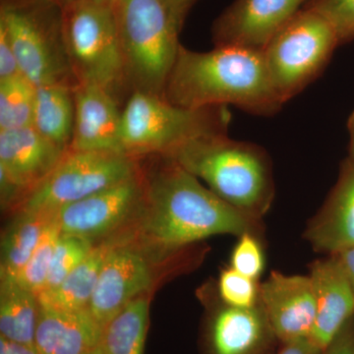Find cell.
<instances>
[{
  "label": "cell",
  "mask_w": 354,
  "mask_h": 354,
  "mask_svg": "<svg viewBox=\"0 0 354 354\" xmlns=\"http://www.w3.org/2000/svg\"><path fill=\"white\" fill-rule=\"evenodd\" d=\"M155 157V167L142 169L145 204L130 236L145 252L176 255L215 235L262 236V220L230 206L172 158Z\"/></svg>",
  "instance_id": "1"
},
{
  "label": "cell",
  "mask_w": 354,
  "mask_h": 354,
  "mask_svg": "<svg viewBox=\"0 0 354 354\" xmlns=\"http://www.w3.org/2000/svg\"><path fill=\"white\" fill-rule=\"evenodd\" d=\"M162 97L181 108L235 106L258 115H271L283 104L270 80L263 50L237 46L197 53L181 44Z\"/></svg>",
  "instance_id": "2"
},
{
  "label": "cell",
  "mask_w": 354,
  "mask_h": 354,
  "mask_svg": "<svg viewBox=\"0 0 354 354\" xmlns=\"http://www.w3.org/2000/svg\"><path fill=\"white\" fill-rule=\"evenodd\" d=\"M165 157L176 160L216 196L246 215L263 221L271 208L274 198L271 162L255 144L216 133L192 140Z\"/></svg>",
  "instance_id": "3"
},
{
  "label": "cell",
  "mask_w": 354,
  "mask_h": 354,
  "mask_svg": "<svg viewBox=\"0 0 354 354\" xmlns=\"http://www.w3.org/2000/svg\"><path fill=\"white\" fill-rule=\"evenodd\" d=\"M113 7L130 91L162 97L180 28L164 0H115Z\"/></svg>",
  "instance_id": "4"
},
{
  "label": "cell",
  "mask_w": 354,
  "mask_h": 354,
  "mask_svg": "<svg viewBox=\"0 0 354 354\" xmlns=\"http://www.w3.org/2000/svg\"><path fill=\"white\" fill-rule=\"evenodd\" d=\"M227 106L191 109L162 95L135 91L122 109L121 146L130 157L165 156L192 140L227 133Z\"/></svg>",
  "instance_id": "5"
},
{
  "label": "cell",
  "mask_w": 354,
  "mask_h": 354,
  "mask_svg": "<svg viewBox=\"0 0 354 354\" xmlns=\"http://www.w3.org/2000/svg\"><path fill=\"white\" fill-rule=\"evenodd\" d=\"M62 34L78 84L106 88L120 101L130 91L113 6L76 0L62 7Z\"/></svg>",
  "instance_id": "6"
},
{
  "label": "cell",
  "mask_w": 354,
  "mask_h": 354,
  "mask_svg": "<svg viewBox=\"0 0 354 354\" xmlns=\"http://www.w3.org/2000/svg\"><path fill=\"white\" fill-rule=\"evenodd\" d=\"M0 28L4 30L21 73L35 86L75 88L65 51L62 6L55 0H1Z\"/></svg>",
  "instance_id": "7"
},
{
  "label": "cell",
  "mask_w": 354,
  "mask_h": 354,
  "mask_svg": "<svg viewBox=\"0 0 354 354\" xmlns=\"http://www.w3.org/2000/svg\"><path fill=\"white\" fill-rule=\"evenodd\" d=\"M339 44L330 23L306 7L274 35L263 55L272 87L283 104L320 75Z\"/></svg>",
  "instance_id": "8"
},
{
  "label": "cell",
  "mask_w": 354,
  "mask_h": 354,
  "mask_svg": "<svg viewBox=\"0 0 354 354\" xmlns=\"http://www.w3.org/2000/svg\"><path fill=\"white\" fill-rule=\"evenodd\" d=\"M141 169L127 153L68 150L55 171L26 198L17 212H55L123 183Z\"/></svg>",
  "instance_id": "9"
},
{
  "label": "cell",
  "mask_w": 354,
  "mask_h": 354,
  "mask_svg": "<svg viewBox=\"0 0 354 354\" xmlns=\"http://www.w3.org/2000/svg\"><path fill=\"white\" fill-rule=\"evenodd\" d=\"M145 180L136 176L100 191L85 199L55 211L62 235L82 237L95 242L109 239L130 221H136L145 204Z\"/></svg>",
  "instance_id": "10"
},
{
  "label": "cell",
  "mask_w": 354,
  "mask_h": 354,
  "mask_svg": "<svg viewBox=\"0 0 354 354\" xmlns=\"http://www.w3.org/2000/svg\"><path fill=\"white\" fill-rule=\"evenodd\" d=\"M153 281L147 252L129 236H118L102 265L88 311L104 329L128 304L148 293Z\"/></svg>",
  "instance_id": "11"
},
{
  "label": "cell",
  "mask_w": 354,
  "mask_h": 354,
  "mask_svg": "<svg viewBox=\"0 0 354 354\" xmlns=\"http://www.w3.org/2000/svg\"><path fill=\"white\" fill-rule=\"evenodd\" d=\"M309 0H235L212 28L215 46L263 50Z\"/></svg>",
  "instance_id": "12"
},
{
  "label": "cell",
  "mask_w": 354,
  "mask_h": 354,
  "mask_svg": "<svg viewBox=\"0 0 354 354\" xmlns=\"http://www.w3.org/2000/svg\"><path fill=\"white\" fill-rule=\"evenodd\" d=\"M260 295L277 339L288 344L311 337L316 322V301L309 274L272 272L260 283Z\"/></svg>",
  "instance_id": "13"
},
{
  "label": "cell",
  "mask_w": 354,
  "mask_h": 354,
  "mask_svg": "<svg viewBox=\"0 0 354 354\" xmlns=\"http://www.w3.org/2000/svg\"><path fill=\"white\" fill-rule=\"evenodd\" d=\"M67 151L32 125L0 130V177L24 190L28 197L55 171Z\"/></svg>",
  "instance_id": "14"
},
{
  "label": "cell",
  "mask_w": 354,
  "mask_h": 354,
  "mask_svg": "<svg viewBox=\"0 0 354 354\" xmlns=\"http://www.w3.org/2000/svg\"><path fill=\"white\" fill-rule=\"evenodd\" d=\"M73 137L68 150L122 153V109L111 92L93 84L74 88Z\"/></svg>",
  "instance_id": "15"
},
{
  "label": "cell",
  "mask_w": 354,
  "mask_h": 354,
  "mask_svg": "<svg viewBox=\"0 0 354 354\" xmlns=\"http://www.w3.org/2000/svg\"><path fill=\"white\" fill-rule=\"evenodd\" d=\"M309 271L316 301L315 327L310 339L325 351L354 318V290L335 255L316 260Z\"/></svg>",
  "instance_id": "16"
},
{
  "label": "cell",
  "mask_w": 354,
  "mask_h": 354,
  "mask_svg": "<svg viewBox=\"0 0 354 354\" xmlns=\"http://www.w3.org/2000/svg\"><path fill=\"white\" fill-rule=\"evenodd\" d=\"M314 251L337 255L354 247V164L342 165L339 179L304 232Z\"/></svg>",
  "instance_id": "17"
},
{
  "label": "cell",
  "mask_w": 354,
  "mask_h": 354,
  "mask_svg": "<svg viewBox=\"0 0 354 354\" xmlns=\"http://www.w3.org/2000/svg\"><path fill=\"white\" fill-rule=\"evenodd\" d=\"M274 337L261 302L252 308H239L220 299L209 325L212 354H263Z\"/></svg>",
  "instance_id": "18"
},
{
  "label": "cell",
  "mask_w": 354,
  "mask_h": 354,
  "mask_svg": "<svg viewBox=\"0 0 354 354\" xmlns=\"http://www.w3.org/2000/svg\"><path fill=\"white\" fill-rule=\"evenodd\" d=\"M102 332L88 308L66 312L39 305L34 346L38 354H86L97 348Z\"/></svg>",
  "instance_id": "19"
},
{
  "label": "cell",
  "mask_w": 354,
  "mask_h": 354,
  "mask_svg": "<svg viewBox=\"0 0 354 354\" xmlns=\"http://www.w3.org/2000/svg\"><path fill=\"white\" fill-rule=\"evenodd\" d=\"M118 239V236L109 237L95 244L88 257L59 286L39 293V305L66 312L88 308L102 265Z\"/></svg>",
  "instance_id": "20"
},
{
  "label": "cell",
  "mask_w": 354,
  "mask_h": 354,
  "mask_svg": "<svg viewBox=\"0 0 354 354\" xmlns=\"http://www.w3.org/2000/svg\"><path fill=\"white\" fill-rule=\"evenodd\" d=\"M55 212H17L2 235L0 279L16 281L36 250Z\"/></svg>",
  "instance_id": "21"
},
{
  "label": "cell",
  "mask_w": 354,
  "mask_h": 354,
  "mask_svg": "<svg viewBox=\"0 0 354 354\" xmlns=\"http://www.w3.org/2000/svg\"><path fill=\"white\" fill-rule=\"evenodd\" d=\"M74 88L53 84L36 87L32 125L44 137L67 151L73 137Z\"/></svg>",
  "instance_id": "22"
},
{
  "label": "cell",
  "mask_w": 354,
  "mask_h": 354,
  "mask_svg": "<svg viewBox=\"0 0 354 354\" xmlns=\"http://www.w3.org/2000/svg\"><path fill=\"white\" fill-rule=\"evenodd\" d=\"M39 313L38 295L17 281L0 283V337L34 346Z\"/></svg>",
  "instance_id": "23"
},
{
  "label": "cell",
  "mask_w": 354,
  "mask_h": 354,
  "mask_svg": "<svg viewBox=\"0 0 354 354\" xmlns=\"http://www.w3.org/2000/svg\"><path fill=\"white\" fill-rule=\"evenodd\" d=\"M149 293L137 297L102 329L100 354H144L150 315Z\"/></svg>",
  "instance_id": "24"
},
{
  "label": "cell",
  "mask_w": 354,
  "mask_h": 354,
  "mask_svg": "<svg viewBox=\"0 0 354 354\" xmlns=\"http://www.w3.org/2000/svg\"><path fill=\"white\" fill-rule=\"evenodd\" d=\"M35 99L36 87L22 74L0 80V130L32 125Z\"/></svg>",
  "instance_id": "25"
},
{
  "label": "cell",
  "mask_w": 354,
  "mask_h": 354,
  "mask_svg": "<svg viewBox=\"0 0 354 354\" xmlns=\"http://www.w3.org/2000/svg\"><path fill=\"white\" fill-rule=\"evenodd\" d=\"M95 245V242L82 237L60 235L53 251L46 286L41 292L59 286L88 257Z\"/></svg>",
  "instance_id": "26"
},
{
  "label": "cell",
  "mask_w": 354,
  "mask_h": 354,
  "mask_svg": "<svg viewBox=\"0 0 354 354\" xmlns=\"http://www.w3.org/2000/svg\"><path fill=\"white\" fill-rule=\"evenodd\" d=\"M60 230L55 218L46 227L36 250L34 251L29 262L25 266L22 272L16 281L27 290L39 295L46 286L53 251L59 239Z\"/></svg>",
  "instance_id": "27"
},
{
  "label": "cell",
  "mask_w": 354,
  "mask_h": 354,
  "mask_svg": "<svg viewBox=\"0 0 354 354\" xmlns=\"http://www.w3.org/2000/svg\"><path fill=\"white\" fill-rule=\"evenodd\" d=\"M218 297L223 304L239 308H252L261 302L259 281L243 276L232 267L221 271Z\"/></svg>",
  "instance_id": "28"
},
{
  "label": "cell",
  "mask_w": 354,
  "mask_h": 354,
  "mask_svg": "<svg viewBox=\"0 0 354 354\" xmlns=\"http://www.w3.org/2000/svg\"><path fill=\"white\" fill-rule=\"evenodd\" d=\"M230 267L243 276L259 281L266 267L261 235L245 234L239 237L230 257Z\"/></svg>",
  "instance_id": "29"
},
{
  "label": "cell",
  "mask_w": 354,
  "mask_h": 354,
  "mask_svg": "<svg viewBox=\"0 0 354 354\" xmlns=\"http://www.w3.org/2000/svg\"><path fill=\"white\" fill-rule=\"evenodd\" d=\"M304 7L330 23L339 44L354 39V0H309Z\"/></svg>",
  "instance_id": "30"
},
{
  "label": "cell",
  "mask_w": 354,
  "mask_h": 354,
  "mask_svg": "<svg viewBox=\"0 0 354 354\" xmlns=\"http://www.w3.org/2000/svg\"><path fill=\"white\" fill-rule=\"evenodd\" d=\"M21 70L12 46L3 29L0 28V80L20 75Z\"/></svg>",
  "instance_id": "31"
},
{
  "label": "cell",
  "mask_w": 354,
  "mask_h": 354,
  "mask_svg": "<svg viewBox=\"0 0 354 354\" xmlns=\"http://www.w3.org/2000/svg\"><path fill=\"white\" fill-rule=\"evenodd\" d=\"M324 354H354L353 318L341 330L332 344L324 351Z\"/></svg>",
  "instance_id": "32"
},
{
  "label": "cell",
  "mask_w": 354,
  "mask_h": 354,
  "mask_svg": "<svg viewBox=\"0 0 354 354\" xmlns=\"http://www.w3.org/2000/svg\"><path fill=\"white\" fill-rule=\"evenodd\" d=\"M278 354H324V351L311 339H304L283 344V348Z\"/></svg>",
  "instance_id": "33"
},
{
  "label": "cell",
  "mask_w": 354,
  "mask_h": 354,
  "mask_svg": "<svg viewBox=\"0 0 354 354\" xmlns=\"http://www.w3.org/2000/svg\"><path fill=\"white\" fill-rule=\"evenodd\" d=\"M177 25L183 29L184 21L197 0H164Z\"/></svg>",
  "instance_id": "34"
},
{
  "label": "cell",
  "mask_w": 354,
  "mask_h": 354,
  "mask_svg": "<svg viewBox=\"0 0 354 354\" xmlns=\"http://www.w3.org/2000/svg\"><path fill=\"white\" fill-rule=\"evenodd\" d=\"M0 354H38L35 346L18 344L0 337Z\"/></svg>",
  "instance_id": "35"
},
{
  "label": "cell",
  "mask_w": 354,
  "mask_h": 354,
  "mask_svg": "<svg viewBox=\"0 0 354 354\" xmlns=\"http://www.w3.org/2000/svg\"><path fill=\"white\" fill-rule=\"evenodd\" d=\"M335 256L344 267L354 290V247L348 249V250L342 251V252Z\"/></svg>",
  "instance_id": "36"
},
{
  "label": "cell",
  "mask_w": 354,
  "mask_h": 354,
  "mask_svg": "<svg viewBox=\"0 0 354 354\" xmlns=\"http://www.w3.org/2000/svg\"><path fill=\"white\" fill-rule=\"evenodd\" d=\"M348 127L349 136H351V148H349V151H351V158H349V160L354 164V111L351 113V115L349 116Z\"/></svg>",
  "instance_id": "37"
},
{
  "label": "cell",
  "mask_w": 354,
  "mask_h": 354,
  "mask_svg": "<svg viewBox=\"0 0 354 354\" xmlns=\"http://www.w3.org/2000/svg\"><path fill=\"white\" fill-rule=\"evenodd\" d=\"M90 1L97 2V3L108 4V6H113L115 0H90Z\"/></svg>",
  "instance_id": "38"
},
{
  "label": "cell",
  "mask_w": 354,
  "mask_h": 354,
  "mask_svg": "<svg viewBox=\"0 0 354 354\" xmlns=\"http://www.w3.org/2000/svg\"><path fill=\"white\" fill-rule=\"evenodd\" d=\"M55 1H57V3H59L60 6L64 7V6H66V4L71 3V2L76 1V0H55Z\"/></svg>",
  "instance_id": "39"
},
{
  "label": "cell",
  "mask_w": 354,
  "mask_h": 354,
  "mask_svg": "<svg viewBox=\"0 0 354 354\" xmlns=\"http://www.w3.org/2000/svg\"><path fill=\"white\" fill-rule=\"evenodd\" d=\"M86 354H100V351L97 348H95V349H93V351H91L90 353Z\"/></svg>",
  "instance_id": "40"
}]
</instances>
